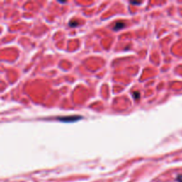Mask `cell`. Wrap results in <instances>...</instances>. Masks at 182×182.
<instances>
[{"mask_svg": "<svg viewBox=\"0 0 182 182\" xmlns=\"http://www.w3.org/2000/svg\"><path fill=\"white\" fill-rule=\"evenodd\" d=\"M132 5H140L141 4V2H131Z\"/></svg>", "mask_w": 182, "mask_h": 182, "instance_id": "5", "label": "cell"}, {"mask_svg": "<svg viewBox=\"0 0 182 182\" xmlns=\"http://www.w3.org/2000/svg\"><path fill=\"white\" fill-rule=\"evenodd\" d=\"M82 118L81 116L73 115V116H62V117H58V119L62 122H76L78 119Z\"/></svg>", "mask_w": 182, "mask_h": 182, "instance_id": "1", "label": "cell"}, {"mask_svg": "<svg viewBox=\"0 0 182 182\" xmlns=\"http://www.w3.org/2000/svg\"><path fill=\"white\" fill-rule=\"evenodd\" d=\"M177 180H178V182H182V175H178L177 177Z\"/></svg>", "mask_w": 182, "mask_h": 182, "instance_id": "4", "label": "cell"}, {"mask_svg": "<svg viewBox=\"0 0 182 182\" xmlns=\"http://www.w3.org/2000/svg\"><path fill=\"white\" fill-rule=\"evenodd\" d=\"M125 27V23L124 21H117V22H115L113 29L114 30H119V29L124 28Z\"/></svg>", "mask_w": 182, "mask_h": 182, "instance_id": "2", "label": "cell"}, {"mask_svg": "<svg viewBox=\"0 0 182 182\" xmlns=\"http://www.w3.org/2000/svg\"><path fill=\"white\" fill-rule=\"evenodd\" d=\"M133 97H134L135 100H138V99L140 98V93H139V92H134V93H133Z\"/></svg>", "mask_w": 182, "mask_h": 182, "instance_id": "3", "label": "cell"}]
</instances>
